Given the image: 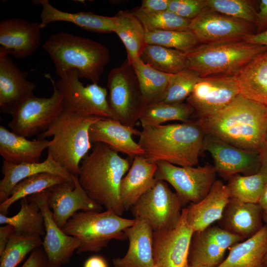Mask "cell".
<instances>
[{
  "label": "cell",
  "mask_w": 267,
  "mask_h": 267,
  "mask_svg": "<svg viewBox=\"0 0 267 267\" xmlns=\"http://www.w3.org/2000/svg\"><path fill=\"white\" fill-rule=\"evenodd\" d=\"M19 211L12 217L0 214V224H10L16 233L44 236V219L39 205L27 197L20 200Z\"/></svg>",
  "instance_id": "836d02e7"
},
{
  "label": "cell",
  "mask_w": 267,
  "mask_h": 267,
  "mask_svg": "<svg viewBox=\"0 0 267 267\" xmlns=\"http://www.w3.org/2000/svg\"><path fill=\"white\" fill-rule=\"evenodd\" d=\"M263 221L265 222V224L267 226V214L265 213L263 214ZM267 265V251L263 260V265Z\"/></svg>",
  "instance_id": "11a10c76"
},
{
  "label": "cell",
  "mask_w": 267,
  "mask_h": 267,
  "mask_svg": "<svg viewBox=\"0 0 267 267\" xmlns=\"http://www.w3.org/2000/svg\"><path fill=\"white\" fill-rule=\"evenodd\" d=\"M51 82L53 91L49 97L34 95L20 102L10 111L12 119L8 123L11 131L29 137L45 131L64 110L63 96L55 87L50 75H46Z\"/></svg>",
  "instance_id": "9c48e42d"
},
{
  "label": "cell",
  "mask_w": 267,
  "mask_h": 267,
  "mask_svg": "<svg viewBox=\"0 0 267 267\" xmlns=\"http://www.w3.org/2000/svg\"><path fill=\"white\" fill-rule=\"evenodd\" d=\"M40 23L20 18L0 22V47L16 58L31 56L39 47L41 40Z\"/></svg>",
  "instance_id": "d6986e66"
},
{
  "label": "cell",
  "mask_w": 267,
  "mask_h": 267,
  "mask_svg": "<svg viewBox=\"0 0 267 267\" xmlns=\"http://www.w3.org/2000/svg\"><path fill=\"white\" fill-rule=\"evenodd\" d=\"M27 74L0 47V108L3 113L9 114L20 102L34 95L36 84L27 80Z\"/></svg>",
  "instance_id": "ffe728a7"
},
{
  "label": "cell",
  "mask_w": 267,
  "mask_h": 267,
  "mask_svg": "<svg viewBox=\"0 0 267 267\" xmlns=\"http://www.w3.org/2000/svg\"><path fill=\"white\" fill-rule=\"evenodd\" d=\"M202 232L225 251L244 239L238 235L217 226L209 227Z\"/></svg>",
  "instance_id": "f6af8a7d"
},
{
  "label": "cell",
  "mask_w": 267,
  "mask_h": 267,
  "mask_svg": "<svg viewBox=\"0 0 267 267\" xmlns=\"http://www.w3.org/2000/svg\"><path fill=\"white\" fill-rule=\"evenodd\" d=\"M153 267H158V266H157V265H154Z\"/></svg>",
  "instance_id": "91938a15"
},
{
  "label": "cell",
  "mask_w": 267,
  "mask_h": 267,
  "mask_svg": "<svg viewBox=\"0 0 267 267\" xmlns=\"http://www.w3.org/2000/svg\"><path fill=\"white\" fill-rule=\"evenodd\" d=\"M256 26H257V33L267 30V0H262L260 2Z\"/></svg>",
  "instance_id": "c3c4849f"
},
{
  "label": "cell",
  "mask_w": 267,
  "mask_h": 267,
  "mask_svg": "<svg viewBox=\"0 0 267 267\" xmlns=\"http://www.w3.org/2000/svg\"><path fill=\"white\" fill-rule=\"evenodd\" d=\"M188 256L189 265L217 267L223 261L225 251L203 232H194Z\"/></svg>",
  "instance_id": "8d00e7d4"
},
{
  "label": "cell",
  "mask_w": 267,
  "mask_h": 267,
  "mask_svg": "<svg viewBox=\"0 0 267 267\" xmlns=\"http://www.w3.org/2000/svg\"><path fill=\"white\" fill-rule=\"evenodd\" d=\"M205 134L258 153L266 145L267 107L238 95L224 108L195 120Z\"/></svg>",
  "instance_id": "6da1fadb"
},
{
  "label": "cell",
  "mask_w": 267,
  "mask_h": 267,
  "mask_svg": "<svg viewBox=\"0 0 267 267\" xmlns=\"http://www.w3.org/2000/svg\"><path fill=\"white\" fill-rule=\"evenodd\" d=\"M235 76L240 94L267 107V51L255 57Z\"/></svg>",
  "instance_id": "f1b7e54d"
},
{
  "label": "cell",
  "mask_w": 267,
  "mask_h": 267,
  "mask_svg": "<svg viewBox=\"0 0 267 267\" xmlns=\"http://www.w3.org/2000/svg\"><path fill=\"white\" fill-rule=\"evenodd\" d=\"M14 227L10 224L0 227V255L3 252L11 235L14 232Z\"/></svg>",
  "instance_id": "681fc988"
},
{
  "label": "cell",
  "mask_w": 267,
  "mask_h": 267,
  "mask_svg": "<svg viewBox=\"0 0 267 267\" xmlns=\"http://www.w3.org/2000/svg\"><path fill=\"white\" fill-rule=\"evenodd\" d=\"M264 212L258 204L230 198L223 216L225 229L242 238H249L263 227Z\"/></svg>",
  "instance_id": "83f0119b"
},
{
  "label": "cell",
  "mask_w": 267,
  "mask_h": 267,
  "mask_svg": "<svg viewBox=\"0 0 267 267\" xmlns=\"http://www.w3.org/2000/svg\"><path fill=\"white\" fill-rule=\"evenodd\" d=\"M130 167L128 159L108 146L96 143L81 163L79 182L93 201L121 216L125 210L121 200L120 185Z\"/></svg>",
  "instance_id": "3957f363"
},
{
  "label": "cell",
  "mask_w": 267,
  "mask_h": 267,
  "mask_svg": "<svg viewBox=\"0 0 267 267\" xmlns=\"http://www.w3.org/2000/svg\"><path fill=\"white\" fill-rule=\"evenodd\" d=\"M230 198L227 185L218 180L203 199L196 203H190L186 208V220L194 232H202L220 220Z\"/></svg>",
  "instance_id": "7402d4cb"
},
{
  "label": "cell",
  "mask_w": 267,
  "mask_h": 267,
  "mask_svg": "<svg viewBox=\"0 0 267 267\" xmlns=\"http://www.w3.org/2000/svg\"><path fill=\"white\" fill-rule=\"evenodd\" d=\"M84 267H108L106 260L101 256H93L85 263Z\"/></svg>",
  "instance_id": "f5cc1de1"
},
{
  "label": "cell",
  "mask_w": 267,
  "mask_h": 267,
  "mask_svg": "<svg viewBox=\"0 0 267 267\" xmlns=\"http://www.w3.org/2000/svg\"><path fill=\"white\" fill-rule=\"evenodd\" d=\"M240 94L235 75L211 76L200 77L186 100L198 119L222 109Z\"/></svg>",
  "instance_id": "4fadbf2b"
},
{
  "label": "cell",
  "mask_w": 267,
  "mask_h": 267,
  "mask_svg": "<svg viewBox=\"0 0 267 267\" xmlns=\"http://www.w3.org/2000/svg\"><path fill=\"white\" fill-rule=\"evenodd\" d=\"M73 178L72 181L49 188L48 205L54 222L60 228L79 210L101 212L102 208L88 195L80 184L78 176L73 175Z\"/></svg>",
  "instance_id": "ac0fdd59"
},
{
  "label": "cell",
  "mask_w": 267,
  "mask_h": 267,
  "mask_svg": "<svg viewBox=\"0 0 267 267\" xmlns=\"http://www.w3.org/2000/svg\"><path fill=\"white\" fill-rule=\"evenodd\" d=\"M170 0H143L137 9L144 13H150L168 10Z\"/></svg>",
  "instance_id": "7dc6e473"
},
{
  "label": "cell",
  "mask_w": 267,
  "mask_h": 267,
  "mask_svg": "<svg viewBox=\"0 0 267 267\" xmlns=\"http://www.w3.org/2000/svg\"><path fill=\"white\" fill-rule=\"evenodd\" d=\"M101 118L83 116L64 109L37 139L52 136L47 148L48 154L69 174L78 176L81 163L92 148L90 128Z\"/></svg>",
  "instance_id": "5b68a950"
},
{
  "label": "cell",
  "mask_w": 267,
  "mask_h": 267,
  "mask_svg": "<svg viewBox=\"0 0 267 267\" xmlns=\"http://www.w3.org/2000/svg\"><path fill=\"white\" fill-rule=\"evenodd\" d=\"M3 178L0 181V202L7 200L13 187L24 179L36 174L49 173L60 176L69 181H73V175L56 162L51 155L43 162L13 164L3 161Z\"/></svg>",
  "instance_id": "484cf974"
},
{
  "label": "cell",
  "mask_w": 267,
  "mask_h": 267,
  "mask_svg": "<svg viewBox=\"0 0 267 267\" xmlns=\"http://www.w3.org/2000/svg\"><path fill=\"white\" fill-rule=\"evenodd\" d=\"M67 181H72L49 173H40L26 178L18 183L12 189L9 197L0 204V213L6 215L10 207L17 200Z\"/></svg>",
  "instance_id": "d590c367"
},
{
  "label": "cell",
  "mask_w": 267,
  "mask_h": 267,
  "mask_svg": "<svg viewBox=\"0 0 267 267\" xmlns=\"http://www.w3.org/2000/svg\"><path fill=\"white\" fill-rule=\"evenodd\" d=\"M266 182L259 172L252 175H233L226 184L231 198L250 203L258 204Z\"/></svg>",
  "instance_id": "74e56055"
},
{
  "label": "cell",
  "mask_w": 267,
  "mask_h": 267,
  "mask_svg": "<svg viewBox=\"0 0 267 267\" xmlns=\"http://www.w3.org/2000/svg\"><path fill=\"white\" fill-rule=\"evenodd\" d=\"M244 41L254 44L267 46V30L259 33H252L248 35Z\"/></svg>",
  "instance_id": "f907efd6"
},
{
  "label": "cell",
  "mask_w": 267,
  "mask_h": 267,
  "mask_svg": "<svg viewBox=\"0 0 267 267\" xmlns=\"http://www.w3.org/2000/svg\"><path fill=\"white\" fill-rule=\"evenodd\" d=\"M206 7V0H170L168 10L182 18L191 20Z\"/></svg>",
  "instance_id": "ee69618b"
},
{
  "label": "cell",
  "mask_w": 267,
  "mask_h": 267,
  "mask_svg": "<svg viewBox=\"0 0 267 267\" xmlns=\"http://www.w3.org/2000/svg\"><path fill=\"white\" fill-rule=\"evenodd\" d=\"M266 145H267V127L266 134Z\"/></svg>",
  "instance_id": "6f0895ef"
},
{
  "label": "cell",
  "mask_w": 267,
  "mask_h": 267,
  "mask_svg": "<svg viewBox=\"0 0 267 267\" xmlns=\"http://www.w3.org/2000/svg\"><path fill=\"white\" fill-rule=\"evenodd\" d=\"M267 251V226L256 234L234 245L217 267H262Z\"/></svg>",
  "instance_id": "f546056e"
},
{
  "label": "cell",
  "mask_w": 267,
  "mask_h": 267,
  "mask_svg": "<svg viewBox=\"0 0 267 267\" xmlns=\"http://www.w3.org/2000/svg\"><path fill=\"white\" fill-rule=\"evenodd\" d=\"M42 246L31 252L21 267H48L47 258Z\"/></svg>",
  "instance_id": "bcb514c9"
},
{
  "label": "cell",
  "mask_w": 267,
  "mask_h": 267,
  "mask_svg": "<svg viewBox=\"0 0 267 267\" xmlns=\"http://www.w3.org/2000/svg\"><path fill=\"white\" fill-rule=\"evenodd\" d=\"M200 78L198 73L189 68L173 74L166 96L162 102L168 103L183 102L191 94Z\"/></svg>",
  "instance_id": "b9f144b4"
},
{
  "label": "cell",
  "mask_w": 267,
  "mask_h": 267,
  "mask_svg": "<svg viewBox=\"0 0 267 267\" xmlns=\"http://www.w3.org/2000/svg\"><path fill=\"white\" fill-rule=\"evenodd\" d=\"M59 76L70 70L77 71L80 79L98 84L110 53L103 44L91 39L61 32L51 35L42 45Z\"/></svg>",
  "instance_id": "277c9868"
},
{
  "label": "cell",
  "mask_w": 267,
  "mask_h": 267,
  "mask_svg": "<svg viewBox=\"0 0 267 267\" xmlns=\"http://www.w3.org/2000/svg\"><path fill=\"white\" fill-rule=\"evenodd\" d=\"M156 164L155 179L169 183L184 204L200 201L216 180L217 173L214 166L181 167L165 161Z\"/></svg>",
  "instance_id": "7c38bea8"
},
{
  "label": "cell",
  "mask_w": 267,
  "mask_h": 267,
  "mask_svg": "<svg viewBox=\"0 0 267 267\" xmlns=\"http://www.w3.org/2000/svg\"><path fill=\"white\" fill-rule=\"evenodd\" d=\"M258 204L264 213L267 214V182L265 185Z\"/></svg>",
  "instance_id": "db71d44e"
},
{
  "label": "cell",
  "mask_w": 267,
  "mask_h": 267,
  "mask_svg": "<svg viewBox=\"0 0 267 267\" xmlns=\"http://www.w3.org/2000/svg\"><path fill=\"white\" fill-rule=\"evenodd\" d=\"M49 189L27 197L39 206L44 219L45 235L42 247L47 260L48 267H62L68 263L80 246L79 240L64 233L54 222L47 200Z\"/></svg>",
  "instance_id": "2e32d148"
},
{
  "label": "cell",
  "mask_w": 267,
  "mask_h": 267,
  "mask_svg": "<svg viewBox=\"0 0 267 267\" xmlns=\"http://www.w3.org/2000/svg\"><path fill=\"white\" fill-rule=\"evenodd\" d=\"M146 31L189 30L191 20L182 18L167 10L155 13H144L136 9L133 12Z\"/></svg>",
  "instance_id": "60d3db41"
},
{
  "label": "cell",
  "mask_w": 267,
  "mask_h": 267,
  "mask_svg": "<svg viewBox=\"0 0 267 267\" xmlns=\"http://www.w3.org/2000/svg\"><path fill=\"white\" fill-rule=\"evenodd\" d=\"M38 235L14 232L0 255V267H16L30 252L42 245Z\"/></svg>",
  "instance_id": "f35d334b"
},
{
  "label": "cell",
  "mask_w": 267,
  "mask_h": 267,
  "mask_svg": "<svg viewBox=\"0 0 267 267\" xmlns=\"http://www.w3.org/2000/svg\"><path fill=\"white\" fill-rule=\"evenodd\" d=\"M194 233L186 220V208H183L179 220L174 228L153 231L154 265L159 267H188L189 250Z\"/></svg>",
  "instance_id": "5bb4252c"
},
{
  "label": "cell",
  "mask_w": 267,
  "mask_h": 267,
  "mask_svg": "<svg viewBox=\"0 0 267 267\" xmlns=\"http://www.w3.org/2000/svg\"><path fill=\"white\" fill-rule=\"evenodd\" d=\"M59 77L54 84L63 94L64 110L83 116L114 119L106 88L96 83L84 86L75 70H70Z\"/></svg>",
  "instance_id": "8fae6325"
},
{
  "label": "cell",
  "mask_w": 267,
  "mask_h": 267,
  "mask_svg": "<svg viewBox=\"0 0 267 267\" xmlns=\"http://www.w3.org/2000/svg\"><path fill=\"white\" fill-rule=\"evenodd\" d=\"M184 205L166 181L157 180L131 208L134 219L147 222L153 231L170 229L178 222Z\"/></svg>",
  "instance_id": "30bf717a"
},
{
  "label": "cell",
  "mask_w": 267,
  "mask_h": 267,
  "mask_svg": "<svg viewBox=\"0 0 267 267\" xmlns=\"http://www.w3.org/2000/svg\"><path fill=\"white\" fill-rule=\"evenodd\" d=\"M125 230L129 247L124 256L113 259L114 267H153V232L149 224L141 220Z\"/></svg>",
  "instance_id": "cb8c5ba5"
},
{
  "label": "cell",
  "mask_w": 267,
  "mask_h": 267,
  "mask_svg": "<svg viewBox=\"0 0 267 267\" xmlns=\"http://www.w3.org/2000/svg\"><path fill=\"white\" fill-rule=\"evenodd\" d=\"M267 46L244 40L203 44L186 52L188 68L200 77L213 75H235Z\"/></svg>",
  "instance_id": "8992f818"
},
{
  "label": "cell",
  "mask_w": 267,
  "mask_h": 267,
  "mask_svg": "<svg viewBox=\"0 0 267 267\" xmlns=\"http://www.w3.org/2000/svg\"><path fill=\"white\" fill-rule=\"evenodd\" d=\"M49 143L46 139L28 140L0 126V154L7 163L20 164L40 162L42 153L47 148Z\"/></svg>",
  "instance_id": "4316f807"
},
{
  "label": "cell",
  "mask_w": 267,
  "mask_h": 267,
  "mask_svg": "<svg viewBox=\"0 0 267 267\" xmlns=\"http://www.w3.org/2000/svg\"><path fill=\"white\" fill-rule=\"evenodd\" d=\"M204 151L211 154L217 173L228 178L236 174H256L260 167L259 153L239 148L210 135H205Z\"/></svg>",
  "instance_id": "e0dca14e"
},
{
  "label": "cell",
  "mask_w": 267,
  "mask_h": 267,
  "mask_svg": "<svg viewBox=\"0 0 267 267\" xmlns=\"http://www.w3.org/2000/svg\"><path fill=\"white\" fill-rule=\"evenodd\" d=\"M195 115L193 108L187 103H168L159 102L147 104L139 121L142 127L162 125L168 121L189 122Z\"/></svg>",
  "instance_id": "d6a6232c"
},
{
  "label": "cell",
  "mask_w": 267,
  "mask_h": 267,
  "mask_svg": "<svg viewBox=\"0 0 267 267\" xmlns=\"http://www.w3.org/2000/svg\"><path fill=\"white\" fill-rule=\"evenodd\" d=\"M252 2L247 0H206L208 8L256 25L258 11Z\"/></svg>",
  "instance_id": "7bdbcfd3"
},
{
  "label": "cell",
  "mask_w": 267,
  "mask_h": 267,
  "mask_svg": "<svg viewBox=\"0 0 267 267\" xmlns=\"http://www.w3.org/2000/svg\"><path fill=\"white\" fill-rule=\"evenodd\" d=\"M262 267H267V265H263Z\"/></svg>",
  "instance_id": "680465c9"
},
{
  "label": "cell",
  "mask_w": 267,
  "mask_h": 267,
  "mask_svg": "<svg viewBox=\"0 0 267 267\" xmlns=\"http://www.w3.org/2000/svg\"><path fill=\"white\" fill-rule=\"evenodd\" d=\"M115 33L124 44L127 53V60L131 64L141 59L146 44V31L138 18L133 12L120 10L114 15Z\"/></svg>",
  "instance_id": "4dcf8cb0"
},
{
  "label": "cell",
  "mask_w": 267,
  "mask_h": 267,
  "mask_svg": "<svg viewBox=\"0 0 267 267\" xmlns=\"http://www.w3.org/2000/svg\"><path fill=\"white\" fill-rule=\"evenodd\" d=\"M132 65L146 104L162 102L166 96L173 74L158 71L141 59Z\"/></svg>",
  "instance_id": "1f68e13d"
},
{
  "label": "cell",
  "mask_w": 267,
  "mask_h": 267,
  "mask_svg": "<svg viewBox=\"0 0 267 267\" xmlns=\"http://www.w3.org/2000/svg\"><path fill=\"white\" fill-rule=\"evenodd\" d=\"M205 134L196 121L142 128L138 144L149 162L165 161L194 167L202 152Z\"/></svg>",
  "instance_id": "7a4b0ae2"
},
{
  "label": "cell",
  "mask_w": 267,
  "mask_h": 267,
  "mask_svg": "<svg viewBox=\"0 0 267 267\" xmlns=\"http://www.w3.org/2000/svg\"><path fill=\"white\" fill-rule=\"evenodd\" d=\"M35 5H41V27L43 29L55 22H66L74 24L86 30L100 33L114 32L116 19L114 16H106L91 12L70 13L57 9L48 0H32Z\"/></svg>",
  "instance_id": "603a6c76"
},
{
  "label": "cell",
  "mask_w": 267,
  "mask_h": 267,
  "mask_svg": "<svg viewBox=\"0 0 267 267\" xmlns=\"http://www.w3.org/2000/svg\"><path fill=\"white\" fill-rule=\"evenodd\" d=\"M254 25L206 7L191 20L189 29L200 43L210 44L244 40L252 34Z\"/></svg>",
  "instance_id": "9a60e30c"
},
{
  "label": "cell",
  "mask_w": 267,
  "mask_h": 267,
  "mask_svg": "<svg viewBox=\"0 0 267 267\" xmlns=\"http://www.w3.org/2000/svg\"><path fill=\"white\" fill-rule=\"evenodd\" d=\"M140 133L116 119L102 118L91 125L89 134L91 143L104 144L118 153L134 158L143 154L138 142L133 138V135H139Z\"/></svg>",
  "instance_id": "44dd1931"
},
{
  "label": "cell",
  "mask_w": 267,
  "mask_h": 267,
  "mask_svg": "<svg viewBox=\"0 0 267 267\" xmlns=\"http://www.w3.org/2000/svg\"><path fill=\"white\" fill-rule=\"evenodd\" d=\"M135 222V219L122 218L110 210L81 211L75 213L61 229L79 240L78 254L98 252L113 239L126 240L125 230Z\"/></svg>",
  "instance_id": "52a82bcc"
},
{
  "label": "cell",
  "mask_w": 267,
  "mask_h": 267,
  "mask_svg": "<svg viewBox=\"0 0 267 267\" xmlns=\"http://www.w3.org/2000/svg\"><path fill=\"white\" fill-rule=\"evenodd\" d=\"M108 101L114 119L134 127L146 104L134 68L128 60L108 75Z\"/></svg>",
  "instance_id": "ba28073f"
},
{
  "label": "cell",
  "mask_w": 267,
  "mask_h": 267,
  "mask_svg": "<svg viewBox=\"0 0 267 267\" xmlns=\"http://www.w3.org/2000/svg\"><path fill=\"white\" fill-rule=\"evenodd\" d=\"M146 44H155L187 52L200 43L190 30L146 31Z\"/></svg>",
  "instance_id": "ab89813d"
},
{
  "label": "cell",
  "mask_w": 267,
  "mask_h": 267,
  "mask_svg": "<svg viewBox=\"0 0 267 267\" xmlns=\"http://www.w3.org/2000/svg\"><path fill=\"white\" fill-rule=\"evenodd\" d=\"M141 59L153 68L176 74L188 68L186 52L155 44H146Z\"/></svg>",
  "instance_id": "e575fe53"
},
{
  "label": "cell",
  "mask_w": 267,
  "mask_h": 267,
  "mask_svg": "<svg viewBox=\"0 0 267 267\" xmlns=\"http://www.w3.org/2000/svg\"><path fill=\"white\" fill-rule=\"evenodd\" d=\"M156 163L147 161L143 156L134 158L120 185V197L125 211L131 208L154 184Z\"/></svg>",
  "instance_id": "d4e9b609"
},
{
  "label": "cell",
  "mask_w": 267,
  "mask_h": 267,
  "mask_svg": "<svg viewBox=\"0 0 267 267\" xmlns=\"http://www.w3.org/2000/svg\"><path fill=\"white\" fill-rule=\"evenodd\" d=\"M260 158V167L259 173L264 178L266 183L267 182V145L259 153Z\"/></svg>",
  "instance_id": "816d5d0a"
},
{
  "label": "cell",
  "mask_w": 267,
  "mask_h": 267,
  "mask_svg": "<svg viewBox=\"0 0 267 267\" xmlns=\"http://www.w3.org/2000/svg\"><path fill=\"white\" fill-rule=\"evenodd\" d=\"M188 267H207L202 265H188Z\"/></svg>",
  "instance_id": "9f6ffc18"
}]
</instances>
